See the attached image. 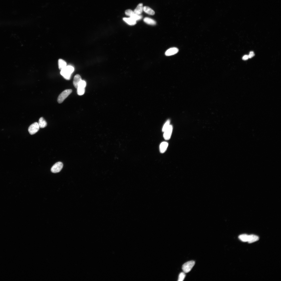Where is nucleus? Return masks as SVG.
Returning <instances> with one entry per match:
<instances>
[{
    "label": "nucleus",
    "instance_id": "16",
    "mask_svg": "<svg viewBox=\"0 0 281 281\" xmlns=\"http://www.w3.org/2000/svg\"><path fill=\"white\" fill-rule=\"evenodd\" d=\"M143 21L145 23L149 25H155L156 24L155 21L149 17H145Z\"/></svg>",
    "mask_w": 281,
    "mask_h": 281
},
{
    "label": "nucleus",
    "instance_id": "4",
    "mask_svg": "<svg viewBox=\"0 0 281 281\" xmlns=\"http://www.w3.org/2000/svg\"><path fill=\"white\" fill-rule=\"evenodd\" d=\"M40 128L38 123L36 122L33 123L29 126L28 129V131L30 134L34 135L38 132Z\"/></svg>",
    "mask_w": 281,
    "mask_h": 281
},
{
    "label": "nucleus",
    "instance_id": "12",
    "mask_svg": "<svg viewBox=\"0 0 281 281\" xmlns=\"http://www.w3.org/2000/svg\"><path fill=\"white\" fill-rule=\"evenodd\" d=\"M38 123L39 126L41 128H44L46 127L47 125L46 121L43 117L40 118Z\"/></svg>",
    "mask_w": 281,
    "mask_h": 281
},
{
    "label": "nucleus",
    "instance_id": "11",
    "mask_svg": "<svg viewBox=\"0 0 281 281\" xmlns=\"http://www.w3.org/2000/svg\"><path fill=\"white\" fill-rule=\"evenodd\" d=\"M123 20L126 23L130 25H134L136 24V21L130 17L129 18H123Z\"/></svg>",
    "mask_w": 281,
    "mask_h": 281
},
{
    "label": "nucleus",
    "instance_id": "20",
    "mask_svg": "<svg viewBox=\"0 0 281 281\" xmlns=\"http://www.w3.org/2000/svg\"><path fill=\"white\" fill-rule=\"evenodd\" d=\"M170 120H168L167 121L165 124V125L163 126L162 129V131L163 132H164L165 131L166 129L170 125Z\"/></svg>",
    "mask_w": 281,
    "mask_h": 281
},
{
    "label": "nucleus",
    "instance_id": "8",
    "mask_svg": "<svg viewBox=\"0 0 281 281\" xmlns=\"http://www.w3.org/2000/svg\"><path fill=\"white\" fill-rule=\"evenodd\" d=\"M81 80H82L80 75L77 74L75 75L74 78L73 83L75 88L77 89V88L78 84Z\"/></svg>",
    "mask_w": 281,
    "mask_h": 281
},
{
    "label": "nucleus",
    "instance_id": "6",
    "mask_svg": "<svg viewBox=\"0 0 281 281\" xmlns=\"http://www.w3.org/2000/svg\"><path fill=\"white\" fill-rule=\"evenodd\" d=\"M173 127L172 126L170 125L168 128L164 132L163 137L166 140H168L170 138L172 132Z\"/></svg>",
    "mask_w": 281,
    "mask_h": 281
},
{
    "label": "nucleus",
    "instance_id": "3",
    "mask_svg": "<svg viewBox=\"0 0 281 281\" xmlns=\"http://www.w3.org/2000/svg\"><path fill=\"white\" fill-rule=\"evenodd\" d=\"M195 264V262L194 261H191L187 262L184 264L182 266V269L184 273H187L191 271Z\"/></svg>",
    "mask_w": 281,
    "mask_h": 281
},
{
    "label": "nucleus",
    "instance_id": "17",
    "mask_svg": "<svg viewBox=\"0 0 281 281\" xmlns=\"http://www.w3.org/2000/svg\"><path fill=\"white\" fill-rule=\"evenodd\" d=\"M239 239L242 241L246 242L248 241L249 238V235L246 234L241 235L238 237Z\"/></svg>",
    "mask_w": 281,
    "mask_h": 281
},
{
    "label": "nucleus",
    "instance_id": "15",
    "mask_svg": "<svg viewBox=\"0 0 281 281\" xmlns=\"http://www.w3.org/2000/svg\"><path fill=\"white\" fill-rule=\"evenodd\" d=\"M59 68L60 70L65 68L67 65L66 63L64 60L62 59H59L58 61Z\"/></svg>",
    "mask_w": 281,
    "mask_h": 281
},
{
    "label": "nucleus",
    "instance_id": "10",
    "mask_svg": "<svg viewBox=\"0 0 281 281\" xmlns=\"http://www.w3.org/2000/svg\"><path fill=\"white\" fill-rule=\"evenodd\" d=\"M168 143L166 142H163L160 145V152L163 153L165 152L168 146Z\"/></svg>",
    "mask_w": 281,
    "mask_h": 281
},
{
    "label": "nucleus",
    "instance_id": "19",
    "mask_svg": "<svg viewBox=\"0 0 281 281\" xmlns=\"http://www.w3.org/2000/svg\"><path fill=\"white\" fill-rule=\"evenodd\" d=\"M77 89V94L79 96L83 95L85 92V88L78 87Z\"/></svg>",
    "mask_w": 281,
    "mask_h": 281
},
{
    "label": "nucleus",
    "instance_id": "1",
    "mask_svg": "<svg viewBox=\"0 0 281 281\" xmlns=\"http://www.w3.org/2000/svg\"><path fill=\"white\" fill-rule=\"evenodd\" d=\"M74 69L71 66H68L62 69L60 72V74L67 80H70L72 74L74 72Z\"/></svg>",
    "mask_w": 281,
    "mask_h": 281
},
{
    "label": "nucleus",
    "instance_id": "23",
    "mask_svg": "<svg viewBox=\"0 0 281 281\" xmlns=\"http://www.w3.org/2000/svg\"><path fill=\"white\" fill-rule=\"evenodd\" d=\"M134 13V11L131 10H127L125 12V14L126 16H129L130 17Z\"/></svg>",
    "mask_w": 281,
    "mask_h": 281
},
{
    "label": "nucleus",
    "instance_id": "2",
    "mask_svg": "<svg viewBox=\"0 0 281 281\" xmlns=\"http://www.w3.org/2000/svg\"><path fill=\"white\" fill-rule=\"evenodd\" d=\"M71 89L66 90L62 92L59 95L57 99V101L59 103H61L72 92Z\"/></svg>",
    "mask_w": 281,
    "mask_h": 281
},
{
    "label": "nucleus",
    "instance_id": "21",
    "mask_svg": "<svg viewBox=\"0 0 281 281\" xmlns=\"http://www.w3.org/2000/svg\"><path fill=\"white\" fill-rule=\"evenodd\" d=\"M186 276V275L185 273L182 272L180 273L179 275V278H178V281H183Z\"/></svg>",
    "mask_w": 281,
    "mask_h": 281
},
{
    "label": "nucleus",
    "instance_id": "24",
    "mask_svg": "<svg viewBox=\"0 0 281 281\" xmlns=\"http://www.w3.org/2000/svg\"><path fill=\"white\" fill-rule=\"evenodd\" d=\"M255 56V54L252 51H251L250 52L249 55H248L249 58H252L253 56Z\"/></svg>",
    "mask_w": 281,
    "mask_h": 281
},
{
    "label": "nucleus",
    "instance_id": "7",
    "mask_svg": "<svg viewBox=\"0 0 281 281\" xmlns=\"http://www.w3.org/2000/svg\"><path fill=\"white\" fill-rule=\"evenodd\" d=\"M179 51V50L176 47L170 48L166 51L165 54L166 56H170L174 55L177 53Z\"/></svg>",
    "mask_w": 281,
    "mask_h": 281
},
{
    "label": "nucleus",
    "instance_id": "22",
    "mask_svg": "<svg viewBox=\"0 0 281 281\" xmlns=\"http://www.w3.org/2000/svg\"><path fill=\"white\" fill-rule=\"evenodd\" d=\"M86 86V83L85 81L84 80H81L79 84H78V87H83V88H85Z\"/></svg>",
    "mask_w": 281,
    "mask_h": 281
},
{
    "label": "nucleus",
    "instance_id": "9",
    "mask_svg": "<svg viewBox=\"0 0 281 281\" xmlns=\"http://www.w3.org/2000/svg\"><path fill=\"white\" fill-rule=\"evenodd\" d=\"M143 11V4L140 3L138 5L137 7L134 11V12L136 14L140 15L142 13Z\"/></svg>",
    "mask_w": 281,
    "mask_h": 281
},
{
    "label": "nucleus",
    "instance_id": "14",
    "mask_svg": "<svg viewBox=\"0 0 281 281\" xmlns=\"http://www.w3.org/2000/svg\"><path fill=\"white\" fill-rule=\"evenodd\" d=\"M143 11L146 13L151 15H153L155 14V12L150 7L145 6L143 7Z\"/></svg>",
    "mask_w": 281,
    "mask_h": 281
},
{
    "label": "nucleus",
    "instance_id": "13",
    "mask_svg": "<svg viewBox=\"0 0 281 281\" xmlns=\"http://www.w3.org/2000/svg\"><path fill=\"white\" fill-rule=\"evenodd\" d=\"M259 239V237L257 235H249L248 242L249 243H252L258 241Z\"/></svg>",
    "mask_w": 281,
    "mask_h": 281
},
{
    "label": "nucleus",
    "instance_id": "25",
    "mask_svg": "<svg viewBox=\"0 0 281 281\" xmlns=\"http://www.w3.org/2000/svg\"><path fill=\"white\" fill-rule=\"evenodd\" d=\"M249 58L248 55H245L243 56L242 59L244 60H246Z\"/></svg>",
    "mask_w": 281,
    "mask_h": 281
},
{
    "label": "nucleus",
    "instance_id": "18",
    "mask_svg": "<svg viewBox=\"0 0 281 281\" xmlns=\"http://www.w3.org/2000/svg\"><path fill=\"white\" fill-rule=\"evenodd\" d=\"M130 17L134 20L137 21L143 18L142 16L140 15H138L134 13L133 14L130 16Z\"/></svg>",
    "mask_w": 281,
    "mask_h": 281
},
{
    "label": "nucleus",
    "instance_id": "5",
    "mask_svg": "<svg viewBox=\"0 0 281 281\" xmlns=\"http://www.w3.org/2000/svg\"><path fill=\"white\" fill-rule=\"evenodd\" d=\"M63 166V163L60 162H57L51 169V171L53 173L59 172L62 170Z\"/></svg>",
    "mask_w": 281,
    "mask_h": 281
}]
</instances>
